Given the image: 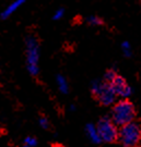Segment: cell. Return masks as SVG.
<instances>
[{
	"mask_svg": "<svg viewBox=\"0 0 141 147\" xmlns=\"http://www.w3.org/2000/svg\"><path fill=\"white\" fill-rule=\"evenodd\" d=\"M135 117H136V108L134 104L127 98L118 100L113 105L110 118L117 126H121L129 122H132Z\"/></svg>",
	"mask_w": 141,
	"mask_h": 147,
	"instance_id": "cell-1",
	"label": "cell"
},
{
	"mask_svg": "<svg viewBox=\"0 0 141 147\" xmlns=\"http://www.w3.org/2000/svg\"><path fill=\"white\" fill-rule=\"evenodd\" d=\"M40 57H41V47L36 37L30 36L25 39V59L26 69L32 76H36L40 73Z\"/></svg>",
	"mask_w": 141,
	"mask_h": 147,
	"instance_id": "cell-2",
	"label": "cell"
},
{
	"mask_svg": "<svg viewBox=\"0 0 141 147\" xmlns=\"http://www.w3.org/2000/svg\"><path fill=\"white\" fill-rule=\"evenodd\" d=\"M91 92L101 105L110 106L116 102L117 95L110 83L104 81H94L91 85Z\"/></svg>",
	"mask_w": 141,
	"mask_h": 147,
	"instance_id": "cell-3",
	"label": "cell"
},
{
	"mask_svg": "<svg viewBox=\"0 0 141 147\" xmlns=\"http://www.w3.org/2000/svg\"><path fill=\"white\" fill-rule=\"evenodd\" d=\"M118 140L125 147L138 145V143L141 142V125L134 121L121 125L119 129Z\"/></svg>",
	"mask_w": 141,
	"mask_h": 147,
	"instance_id": "cell-4",
	"label": "cell"
},
{
	"mask_svg": "<svg viewBox=\"0 0 141 147\" xmlns=\"http://www.w3.org/2000/svg\"><path fill=\"white\" fill-rule=\"evenodd\" d=\"M96 127L99 130V136L102 141L105 143H114L118 140L119 130L117 129L115 122L112 120V118L103 117L96 124Z\"/></svg>",
	"mask_w": 141,
	"mask_h": 147,
	"instance_id": "cell-5",
	"label": "cell"
},
{
	"mask_svg": "<svg viewBox=\"0 0 141 147\" xmlns=\"http://www.w3.org/2000/svg\"><path fill=\"white\" fill-rule=\"evenodd\" d=\"M110 84L112 85V87L115 90L116 95H117L118 97L128 98L131 95V93H132V89H131L130 85L126 82V80L124 79L123 76L117 75L115 79L110 82Z\"/></svg>",
	"mask_w": 141,
	"mask_h": 147,
	"instance_id": "cell-6",
	"label": "cell"
},
{
	"mask_svg": "<svg viewBox=\"0 0 141 147\" xmlns=\"http://www.w3.org/2000/svg\"><path fill=\"white\" fill-rule=\"evenodd\" d=\"M25 1L26 0H13L5 10L0 13V19L1 20H7L8 18H10L13 13H16V11L25 3Z\"/></svg>",
	"mask_w": 141,
	"mask_h": 147,
	"instance_id": "cell-7",
	"label": "cell"
},
{
	"mask_svg": "<svg viewBox=\"0 0 141 147\" xmlns=\"http://www.w3.org/2000/svg\"><path fill=\"white\" fill-rule=\"evenodd\" d=\"M85 133H87V136L89 137L90 141L94 144H99V143L103 142L101 136H99V130H97L96 125H94L92 123H89L85 125Z\"/></svg>",
	"mask_w": 141,
	"mask_h": 147,
	"instance_id": "cell-8",
	"label": "cell"
},
{
	"mask_svg": "<svg viewBox=\"0 0 141 147\" xmlns=\"http://www.w3.org/2000/svg\"><path fill=\"white\" fill-rule=\"evenodd\" d=\"M56 83H57V86L59 90L63 93V94H67L69 92V84L67 79L61 75V74H58L56 76Z\"/></svg>",
	"mask_w": 141,
	"mask_h": 147,
	"instance_id": "cell-9",
	"label": "cell"
},
{
	"mask_svg": "<svg viewBox=\"0 0 141 147\" xmlns=\"http://www.w3.org/2000/svg\"><path fill=\"white\" fill-rule=\"evenodd\" d=\"M87 22L92 26H99L103 25V19L97 16H90L87 18Z\"/></svg>",
	"mask_w": 141,
	"mask_h": 147,
	"instance_id": "cell-10",
	"label": "cell"
},
{
	"mask_svg": "<svg viewBox=\"0 0 141 147\" xmlns=\"http://www.w3.org/2000/svg\"><path fill=\"white\" fill-rule=\"evenodd\" d=\"M117 76V73H116V69L115 68H112L110 70H107L105 72L104 76H103V81L106 82V83H110L113 80L115 79Z\"/></svg>",
	"mask_w": 141,
	"mask_h": 147,
	"instance_id": "cell-11",
	"label": "cell"
},
{
	"mask_svg": "<svg viewBox=\"0 0 141 147\" xmlns=\"http://www.w3.org/2000/svg\"><path fill=\"white\" fill-rule=\"evenodd\" d=\"M120 47H121V51H123L125 57H131V55H132V49H131L130 42H128V40H124V42H121Z\"/></svg>",
	"mask_w": 141,
	"mask_h": 147,
	"instance_id": "cell-12",
	"label": "cell"
},
{
	"mask_svg": "<svg viewBox=\"0 0 141 147\" xmlns=\"http://www.w3.org/2000/svg\"><path fill=\"white\" fill-rule=\"evenodd\" d=\"M65 8H58L57 10L54 12V14H52V20H55V21H58V20H61L65 16Z\"/></svg>",
	"mask_w": 141,
	"mask_h": 147,
	"instance_id": "cell-13",
	"label": "cell"
},
{
	"mask_svg": "<svg viewBox=\"0 0 141 147\" xmlns=\"http://www.w3.org/2000/svg\"><path fill=\"white\" fill-rule=\"evenodd\" d=\"M24 145L32 147H36L37 146V140L33 136H26L24 138Z\"/></svg>",
	"mask_w": 141,
	"mask_h": 147,
	"instance_id": "cell-14",
	"label": "cell"
},
{
	"mask_svg": "<svg viewBox=\"0 0 141 147\" xmlns=\"http://www.w3.org/2000/svg\"><path fill=\"white\" fill-rule=\"evenodd\" d=\"M38 123H40L41 127H43V129H48V127H49V121H48V119H47V118H45V117L40 118Z\"/></svg>",
	"mask_w": 141,
	"mask_h": 147,
	"instance_id": "cell-15",
	"label": "cell"
},
{
	"mask_svg": "<svg viewBox=\"0 0 141 147\" xmlns=\"http://www.w3.org/2000/svg\"><path fill=\"white\" fill-rule=\"evenodd\" d=\"M132 147H141V146H139V145H135V146H132Z\"/></svg>",
	"mask_w": 141,
	"mask_h": 147,
	"instance_id": "cell-16",
	"label": "cell"
},
{
	"mask_svg": "<svg viewBox=\"0 0 141 147\" xmlns=\"http://www.w3.org/2000/svg\"><path fill=\"white\" fill-rule=\"evenodd\" d=\"M22 147H32V146H27V145H24V146H22Z\"/></svg>",
	"mask_w": 141,
	"mask_h": 147,
	"instance_id": "cell-17",
	"label": "cell"
},
{
	"mask_svg": "<svg viewBox=\"0 0 141 147\" xmlns=\"http://www.w3.org/2000/svg\"><path fill=\"white\" fill-rule=\"evenodd\" d=\"M140 1H141V0H140Z\"/></svg>",
	"mask_w": 141,
	"mask_h": 147,
	"instance_id": "cell-18",
	"label": "cell"
}]
</instances>
